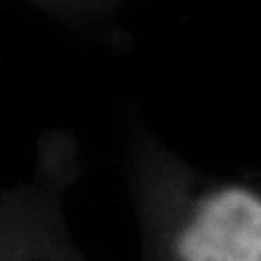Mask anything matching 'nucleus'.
<instances>
[{"mask_svg":"<svg viewBox=\"0 0 261 261\" xmlns=\"http://www.w3.org/2000/svg\"><path fill=\"white\" fill-rule=\"evenodd\" d=\"M174 261H261V187L209 183L178 209L168 231Z\"/></svg>","mask_w":261,"mask_h":261,"instance_id":"f257e3e1","label":"nucleus"}]
</instances>
